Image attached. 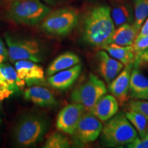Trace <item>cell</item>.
<instances>
[{
	"mask_svg": "<svg viewBox=\"0 0 148 148\" xmlns=\"http://www.w3.org/2000/svg\"><path fill=\"white\" fill-rule=\"evenodd\" d=\"M115 30L108 5H98L84 17L82 38L84 42L95 47L102 48L111 43Z\"/></svg>",
	"mask_w": 148,
	"mask_h": 148,
	"instance_id": "1",
	"label": "cell"
},
{
	"mask_svg": "<svg viewBox=\"0 0 148 148\" xmlns=\"http://www.w3.org/2000/svg\"><path fill=\"white\" fill-rule=\"evenodd\" d=\"M49 125L48 117L42 112H27L16 121L12 130V140L18 147H32L42 141Z\"/></svg>",
	"mask_w": 148,
	"mask_h": 148,
	"instance_id": "2",
	"label": "cell"
},
{
	"mask_svg": "<svg viewBox=\"0 0 148 148\" xmlns=\"http://www.w3.org/2000/svg\"><path fill=\"white\" fill-rule=\"evenodd\" d=\"M100 134L103 144L110 147L127 145L138 136L136 130L122 112L105 122Z\"/></svg>",
	"mask_w": 148,
	"mask_h": 148,
	"instance_id": "3",
	"label": "cell"
},
{
	"mask_svg": "<svg viewBox=\"0 0 148 148\" xmlns=\"http://www.w3.org/2000/svg\"><path fill=\"white\" fill-rule=\"evenodd\" d=\"M50 12V8L40 0H12L8 15L14 23L36 25L41 23Z\"/></svg>",
	"mask_w": 148,
	"mask_h": 148,
	"instance_id": "4",
	"label": "cell"
},
{
	"mask_svg": "<svg viewBox=\"0 0 148 148\" xmlns=\"http://www.w3.org/2000/svg\"><path fill=\"white\" fill-rule=\"evenodd\" d=\"M4 38L8 49V60L12 63L21 60H31L38 63L43 60L44 48L38 40L8 33L5 34Z\"/></svg>",
	"mask_w": 148,
	"mask_h": 148,
	"instance_id": "5",
	"label": "cell"
},
{
	"mask_svg": "<svg viewBox=\"0 0 148 148\" xmlns=\"http://www.w3.org/2000/svg\"><path fill=\"white\" fill-rule=\"evenodd\" d=\"M79 14L72 8H62L49 12L40 23V29L48 34L65 36L77 25Z\"/></svg>",
	"mask_w": 148,
	"mask_h": 148,
	"instance_id": "6",
	"label": "cell"
},
{
	"mask_svg": "<svg viewBox=\"0 0 148 148\" xmlns=\"http://www.w3.org/2000/svg\"><path fill=\"white\" fill-rule=\"evenodd\" d=\"M106 92L104 82L97 75L90 73L85 82L72 91L71 99L74 103L82 104L86 111H89Z\"/></svg>",
	"mask_w": 148,
	"mask_h": 148,
	"instance_id": "7",
	"label": "cell"
},
{
	"mask_svg": "<svg viewBox=\"0 0 148 148\" xmlns=\"http://www.w3.org/2000/svg\"><path fill=\"white\" fill-rule=\"evenodd\" d=\"M102 127V122L90 111H86L72 134L74 141L79 145L94 142L100 135Z\"/></svg>",
	"mask_w": 148,
	"mask_h": 148,
	"instance_id": "8",
	"label": "cell"
},
{
	"mask_svg": "<svg viewBox=\"0 0 148 148\" xmlns=\"http://www.w3.org/2000/svg\"><path fill=\"white\" fill-rule=\"evenodd\" d=\"M86 109L80 103H72L61 109L57 116L56 127L61 132L72 135Z\"/></svg>",
	"mask_w": 148,
	"mask_h": 148,
	"instance_id": "9",
	"label": "cell"
},
{
	"mask_svg": "<svg viewBox=\"0 0 148 148\" xmlns=\"http://www.w3.org/2000/svg\"><path fill=\"white\" fill-rule=\"evenodd\" d=\"M0 99L1 100L18 93L25 86V82L18 77L15 68L8 63L0 64Z\"/></svg>",
	"mask_w": 148,
	"mask_h": 148,
	"instance_id": "10",
	"label": "cell"
},
{
	"mask_svg": "<svg viewBox=\"0 0 148 148\" xmlns=\"http://www.w3.org/2000/svg\"><path fill=\"white\" fill-rule=\"evenodd\" d=\"M18 77L28 86L46 84L43 69L37 62L27 60H21L14 63Z\"/></svg>",
	"mask_w": 148,
	"mask_h": 148,
	"instance_id": "11",
	"label": "cell"
},
{
	"mask_svg": "<svg viewBox=\"0 0 148 148\" xmlns=\"http://www.w3.org/2000/svg\"><path fill=\"white\" fill-rule=\"evenodd\" d=\"M132 65L125 66L113 80L108 84V90L116 98L119 106H123L130 98V82Z\"/></svg>",
	"mask_w": 148,
	"mask_h": 148,
	"instance_id": "12",
	"label": "cell"
},
{
	"mask_svg": "<svg viewBox=\"0 0 148 148\" xmlns=\"http://www.w3.org/2000/svg\"><path fill=\"white\" fill-rule=\"evenodd\" d=\"M25 100L44 108H53L58 103L56 97L49 88L44 85H32L23 92Z\"/></svg>",
	"mask_w": 148,
	"mask_h": 148,
	"instance_id": "13",
	"label": "cell"
},
{
	"mask_svg": "<svg viewBox=\"0 0 148 148\" xmlns=\"http://www.w3.org/2000/svg\"><path fill=\"white\" fill-rule=\"evenodd\" d=\"M97 58L99 71L106 83H110L124 68V64L108 54L105 50H99Z\"/></svg>",
	"mask_w": 148,
	"mask_h": 148,
	"instance_id": "14",
	"label": "cell"
},
{
	"mask_svg": "<svg viewBox=\"0 0 148 148\" xmlns=\"http://www.w3.org/2000/svg\"><path fill=\"white\" fill-rule=\"evenodd\" d=\"M82 71L80 63L69 69L58 71L47 77L48 84L56 89L64 90L73 85Z\"/></svg>",
	"mask_w": 148,
	"mask_h": 148,
	"instance_id": "15",
	"label": "cell"
},
{
	"mask_svg": "<svg viewBox=\"0 0 148 148\" xmlns=\"http://www.w3.org/2000/svg\"><path fill=\"white\" fill-rule=\"evenodd\" d=\"M119 106V102L113 95L105 94L89 111L105 123L117 113Z\"/></svg>",
	"mask_w": 148,
	"mask_h": 148,
	"instance_id": "16",
	"label": "cell"
},
{
	"mask_svg": "<svg viewBox=\"0 0 148 148\" xmlns=\"http://www.w3.org/2000/svg\"><path fill=\"white\" fill-rule=\"evenodd\" d=\"M130 97L133 99H148V78L136 69L131 72Z\"/></svg>",
	"mask_w": 148,
	"mask_h": 148,
	"instance_id": "17",
	"label": "cell"
},
{
	"mask_svg": "<svg viewBox=\"0 0 148 148\" xmlns=\"http://www.w3.org/2000/svg\"><path fill=\"white\" fill-rule=\"evenodd\" d=\"M140 29L134 22L120 25L114 30L111 43L121 46L132 45L138 36Z\"/></svg>",
	"mask_w": 148,
	"mask_h": 148,
	"instance_id": "18",
	"label": "cell"
},
{
	"mask_svg": "<svg viewBox=\"0 0 148 148\" xmlns=\"http://www.w3.org/2000/svg\"><path fill=\"white\" fill-rule=\"evenodd\" d=\"M101 49L106 51L110 56L119 60L124 64V66L133 65L136 62V53L132 45L121 46L110 43Z\"/></svg>",
	"mask_w": 148,
	"mask_h": 148,
	"instance_id": "19",
	"label": "cell"
},
{
	"mask_svg": "<svg viewBox=\"0 0 148 148\" xmlns=\"http://www.w3.org/2000/svg\"><path fill=\"white\" fill-rule=\"evenodd\" d=\"M79 63H80V59L78 56L71 51H66L57 56L49 64L46 73L49 76L58 71L69 69Z\"/></svg>",
	"mask_w": 148,
	"mask_h": 148,
	"instance_id": "20",
	"label": "cell"
},
{
	"mask_svg": "<svg viewBox=\"0 0 148 148\" xmlns=\"http://www.w3.org/2000/svg\"><path fill=\"white\" fill-rule=\"evenodd\" d=\"M125 115L136 130L140 138H144L148 135V120L145 116L131 110H127L125 112Z\"/></svg>",
	"mask_w": 148,
	"mask_h": 148,
	"instance_id": "21",
	"label": "cell"
},
{
	"mask_svg": "<svg viewBox=\"0 0 148 148\" xmlns=\"http://www.w3.org/2000/svg\"><path fill=\"white\" fill-rule=\"evenodd\" d=\"M110 14L114 25L116 27L134 22L132 10L125 5H119L114 7Z\"/></svg>",
	"mask_w": 148,
	"mask_h": 148,
	"instance_id": "22",
	"label": "cell"
},
{
	"mask_svg": "<svg viewBox=\"0 0 148 148\" xmlns=\"http://www.w3.org/2000/svg\"><path fill=\"white\" fill-rule=\"evenodd\" d=\"M134 23L138 27L148 16V0H134Z\"/></svg>",
	"mask_w": 148,
	"mask_h": 148,
	"instance_id": "23",
	"label": "cell"
},
{
	"mask_svg": "<svg viewBox=\"0 0 148 148\" xmlns=\"http://www.w3.org/2000/svg\"><path fill=\"white\" fill-rule=\"evenodd\" d=\"M70 147V142L65 135L60 132H53L47 138L44 148H68Z\"/></svg>",
	"mask_w": 148,
	"mask_h": 148,
	"instance_id": "24",
	"label": "cell"
},
{
	"mask_svg": "<svg viewBox=\"0 0 148 148\" xmlns=\"http://www.w3.org/2000/svg\"><path fill=\"white\" fill-rule=\"evenodd\" d=\"M127 110L140 112L148 120V99H132L127 104Z\"/></svg>",
	"mask_w": 148,
	"mask_h": 148,
	"instance_id": "25",
	"label": "cell"
},
{
	"mask_svg": "<svg viewBox=\"0 0 148 148\" xmlns=\"http://www.w3.org/2000/svg\"><path fill=\"white\" fill-rule=\"evenodd\" d=\"M132 47L136 54L148 49V34L136 38L132 43Z\"/></svg>",
	"mask_w": 148,
	"mask_h": 148,
	"instance_id": "26",
	"label": "cell"
},
{
	"mask_svg": "<svg viewBox=\"0 0 148 148\" xmlns=\"http://www.w3.org/2000/svg\"><path fill=\"white\" fill-rule=\"evenodd\" d=\"M129 148H148V135L144 138H138V136L132 142L127 144Z\"/></svg>",
	"mask_w": 148,
	"mask_h": 148,
	"instance_id": "27",
	"label": "cell"
},
{
	"mask_svg": "<svg viewBox=\"0 0 148 148\" xmlns=\"http://www.w3.org/2000/svg\"><path fill=\"white\" fill-rule=\"evenodd\" d=\"M8 60V52L4 42L0 38V64L3 63Z\"/></svg>",
	"mask_w": 148,
	"mask_h": 148,
	"instance_id": "28",
	"label": "cell"
},
{
	"mask_svg": "<svg viewBox=\"0 0 148 148\" xmlns=\"http://www.w3.org/2000/svg\"><path fill=\"white\" fill-rule=\"evenodd\" d=\"M143 62H148V49H145L141 52L136 54V62L134 64H137Z\"/></svg>",
	"mask_w": 148,
	"mask_h": 148,
	"instance_id": "29",
	"label": "cell"
},
{
	"mask_svg": "<svg viewBox=\"0 0 148 148\" xmlns=\"http://www.w3.org/2000/svg\"><path fill=\"white\" fill-rule=\"evenodd\" d=\"M146 34H148V18L146 19V21L143 25H141V27H140L139 32H138V34L136 38L143 36Z\"/></svg>",
	"mask_w": 148,
	"mask_h": 148,
	"instance_id": "30",
	"label": "cell"
},
{
	"mask_svg": "<svg viewBox=\"0 0 148 148\" xmlns=\"http://www.w3.org/2000/svg\"><path fill=\"white\" fill-rule=\"evenodd\" d=\"M42 1H44L45 3L49 5H54L57 2V0H42Z\"/></svg>",
	"mask_w": 148,
	"mask_h": 148,
	"instance_id": "31",
	"label": "cell"
},
{
	"mask_svg": "<svg viewBox=\"0 0 148 148\" xmlns=\"http://www.w3.org/2000/svg\"><path fill=\"white\" fill-rule=\"evenodd\" d=\"M1 101L2 100L0 99V124L1 123Z\"/></svg>",
	"mask_w": 148,
	"mask_h": 148,
	"instance_id": "32",
	"label": "cell"
},
{
	"mask_svg": "<svg viewBox=\"0 0 148 148\" xmlns=\"http://www.w3.org/2000/svg\"><path fill=\"white\" fill-rule=\"evenodd\" d=\"M0 80H1V76H0Z\"/></svg>",
	"mask_w": 148,
	"mask_h": 148,
	"instance_id": "33",
	"label": "cell"
},
{
	"mask_svg": "<svg viewBox=\"0 0 148 148\" xmlns=\"http://www.w3.org/2000/svg\"><path fill=\"white\" fill-rule=\"evenodd\" d=\"M147 133H148V131H147Z\"/></svg>",
	"mask_w": 148,
	"mask_h": 148,
	"instance_id": "34",
	"label": "cell"
}]
</instances>
